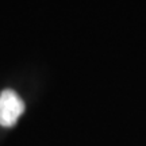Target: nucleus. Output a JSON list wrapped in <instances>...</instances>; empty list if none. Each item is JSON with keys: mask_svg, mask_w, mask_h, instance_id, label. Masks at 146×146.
<instances>
[{"mask_svg": "<svg viewBox=\"0 0 146 146\" xmlns=\"http://www.w3.org/2000/svg\"><path fill=\"white\" fill-rule=\"evenodd\" d=\"M25 112V102L12 89H4L0 94V126L12 127Z\"/></svg>", "mask_w": 146, "mask_h": 146, "instance_id": "f257e3e1", "label": "nucleus"}]
</instances>
